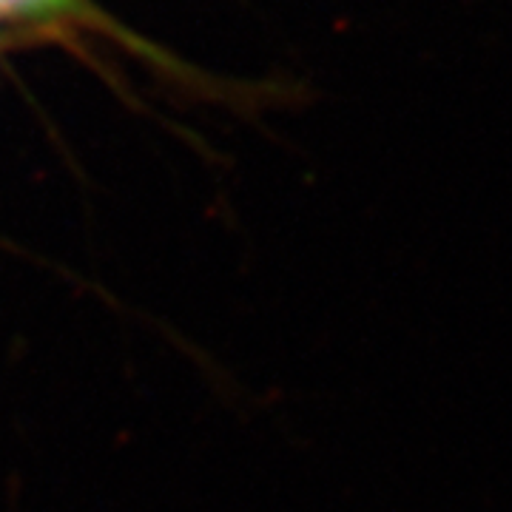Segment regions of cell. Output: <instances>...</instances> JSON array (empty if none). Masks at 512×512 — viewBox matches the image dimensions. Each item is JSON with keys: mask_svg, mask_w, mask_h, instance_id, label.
<instances>
[{"mask_svg": "<svg viewBox=\"0 0 512 512\" xmlns=\"http://www.w3.org/2000/svg\"><path fill=\"white\" fill-rule=\"evenodd\" d=\"M0 9L15 15H49V12H66L69 0H0Z\"/></svg>", "mask_w": 512, "mask_h": 512, "instance_id": "6da1fadb", "label": "cell"}]
</instances>
